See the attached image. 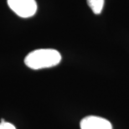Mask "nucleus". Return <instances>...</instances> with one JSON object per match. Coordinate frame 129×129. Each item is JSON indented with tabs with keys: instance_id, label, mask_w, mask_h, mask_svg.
Wrapping results in <instances>:
<instances>
[{
	"instance_id": "nucleus-2",
	"label": "nucleus",
	"mask_w": 129,
	"mask_h": 129,
	"mask_svg": "<svg viewBox=\"0 0 129 129\" xmlns=\"http://www.w3.org/2000/svg\"><path fill=\"white\" fill-rule=\"evenodd\" d=\"M8 4L13 12L24 19L33 17L37 11L35 0H8Z\"/></svg>"
},
{
	"instance_id": "nucleus-5",
	"label": "nucleus",
	"mask_w": 129,
	"mask_h": 129,
	"mask_svg": "<svg viewBox=\"0 0 129 129\" xmlns=\"http://www.w3.org/2000/svg\"><path fill=\"white\" fill-rule=\"evenodd\" d=\"M0 129H16V128L11 123L5 122L4 119H2L1 122H0Z\"/></svg>"
},
{
	"instance_id": "nucleus-1",
	"label": "nucleus",
	"mask_w": 129,
	"mask_h": 129,
	"mask_svg": "<svg viewBox=\"0 0 129 129\" xmlns=\"http://www.w3.org/2000/svg\"><path fill=\"white\" fill-rule=\"evenodd\" d=\"M61 61V55L53 49H40L28 54L24 64L30 69L40 70L57 66Z\"/></svg>"
},
{
	"instance_id": "nucleus-4",
	"label": "nucleus",
	"mask_w": 129,
	"mask_h": 129,
	"mask_svg": "<svg viewBox=\"0 0 129 129\" xmlns=\"http://www.w3.org/2000/svg\"><path fill=\"white\" fill-rule=\"evenodd\" d=\"M87 4L91 8L92 12L96 14H101L104 7L105 0H86Z\"/></svg>"
},
{
	"instance_id": "nucleus-3",
	"label": "nucleus",
	"mask_w": 129,
	"mask_h": 129,
	"mask_svg": "<svg viewBox=\"0 0 129 129\" xmlns=\"http://www.w3.org/2000/svg\"><path fill=\"white\" fill-rule=\"evenodd\" d=\"M80 126L81 129H112L109 121L96 116H88L83 118Z\"/></svg>"
}]
</instances>
